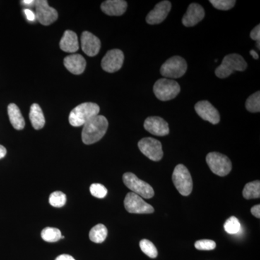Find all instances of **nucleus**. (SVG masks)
Instances as JSON below:
<instances>
[{"label":"nucleus","instance_id":"ddd939ff","mask_svg":"<svg viewBox=\"0 0 260 260\" xmlns=\"http://www.w3.org/2000/svg\"><path fill=\"white\" fill-rule=\"evenodd\" d=\"M194 109L197 114L203 120L209 121L211 124H218L220 120L218 111L208 101H201L197 103Z\"/></svg>","mask_w":260,"mask_h":260},{"label":"nucleus","instance_id":"e433bc0d","mask_svg":"<svg viewBox=\"0 0 260 260\" xmlns=\"http://www.w3.org/2000/svg\"><path fill=\"white\" fill-rule=\"evenodd\" d=\"M7 154L6 148L3 145H0V159L4 158Z\"/></svg>","mask_w":260,"mask_h":260},{"label":"nucleus","instance_id":"bb28decb","mask_svg":"<svg viewBox=\"0 0 260 260\" xmlns=\"http://www.w3.org/2000/svg\"><path fill=\"white\" fill-rule=\"evenodd\" d=\"M140 247L141 250L144 254H146L150 258H155L158 256V250H157L156 247L155 245L148 240V239H143L140 241Z\"/></svg>","mask_w":260,"mask_h":260},{"label":"nucleus","instance_id":"ea45409f","mask_svg":"<svg viewBox=\"0 0 260 260\" xmlns=\"http://www.w3.org/2000/svg\"><path fill=\"white\" fill-rule=\"evenodd\" d=\"M260 42H256V47L258 48V49H260Z\"/></svg>","mask_w":260,"mask_h":260},{"label":"nucleus","instance_id":"4468645a","mask_svg":"<svg viewBox=\"0 0 260 260\" xmlns=\"http://www.w3.org/2000/svg\"><path fill=\"white\" fill-rule=\"evenodd\" d=\"M171 9H172V3L170 2L167 0L160 2L147 15V23L150 25H156V24L162 23L167 18Z\"/></svg>","mask_w":260,"mask_h":260},{"label":"nucleus","instance_id":"c756f323","mask_svg":"<svg viewBox=\"0 0 260 260\" xmlns=\"http://www.w3.org/2000/svg\"><path fill=\"white\" fill-rule=\"evenodd\" d=\"M210 3L214 8L220 10L232 9L236 5L235 0H210Z\"/></svg>","mask_w":260,"mask_h":260},{"label":"nucleus","instance_id":"dca6fc26","mask_svg":"<svg viewBox=\"0 0 260 260\" xmlns=\"http://www.w3.org/2000/svg\"><path fill=\"white\" fill-rule=\"evenodd\" d=\"M204 8L197 3H191L188 7L185 14L182 18V24L186 27L194 26L199 23L205 17Z\"/></svg>","mask_w":260,"mask_h":260},{"label":"nucleus","instance_id":"6ab92c4d","mask_svg":"<svg viewBox=\"0 0 260 260\" xmlns=\"http://www.w3.org/2000/svg\"><path fill=\"white\" fill-rule=\"evenodd\" d=\"M64 64L70 73L80 75L85 71L86 61L85 58L80 54H72L64 58Z\"/></svg>","mask_w":260,"mask_h":260},{"label":"nucleus","instance_id":"9b49d317","mask_svg":"<svg viewBox=\"0 0 260 260\" xmlns=\"http://www.w3.org/2000/svg\"><path fill=\"white\" fill-rule=\"evenodd\" d=\"M35 3L36 18L39 23L44 25H49L57 20V11L49 6L47 0H37Z\"/></svg>","mask_w":260,"mask_h":260},{"label":"nucleus","instance_id":"1a4fd4ad","mask_svg":"<svg viewBox=\"0 0 260 260\" xmlns=\"http://www.w3.org/2000/svg\"><path fill=\"white\" fill-rule=\"evenodd\" d=\"M138 148L142 153L153 161H159L164 156L161 143L153 138H145L140 140Z\"/></svg>","mask_w":260,"mask_h":260},{"label":"nucleus","instance_id":"39448f33","mask_svg":"<svg viewBox=\"0 0 260 260\" xmlns=\"http://www.w3.org/2000/svg\"><path fill=\"white\" fill-rule=\"evenodd\" d=\"M172 180L174 186L183 196L191 194L193 189L191 176L187 168L183 164H179L173 172Z\"/></svg>","mask_w":260,"mask_h":260},{"label":"nucleus","instance_id":"f3484780","mask_svg":"<svg viewBox=\"0 0 260 260\" xmlns=\"http://www.w3.org/2000/svg\"><path fill=\"white\" fill-rule=\"evenodd\" d=\"M81 47L85 54L89 56H94L99 54L101 49V41L93 34L84 31L81 35Z\"/></svg>","mask_w":260,"mask_h":260},{"label":"nucleus","instance_id":"2eb2a0df","mask_svg":"<svg viewBox=\"0 0 260 260\" xmlns=\"http://www.w3.org/2000/svg\"><path fill=\"white\" fill-rule=\"evenodd\" d=\"M145 130L155 136H166L169 135V126L167 121L159 116H150L144 122Z\"/></svg>","mask_w":260,"mask_h":260},{"label":"nucleus","instance_id":"412c9836","mask_svg":"<svg viewBox=\"0 0 260 260\" xmlns=\"http://www.w3.org/2000/svg\"><path fill=\"white\" fill-rule=\"evenodd\" d=\"M8 112L12 126L17 130L23 129L25 127V122L18 106L15 104H9Z\"/></svg>","mask_w":260,"mask_h":260},{"label":"nucleus","instance_id":"cd10ccee","mask_svg":"<svg viewBox=\"0 0 260 260\" xmlns=\"http://www.w3.org/2000/svg\"><path fill=\"white\" fill-rule=\"evenodd\" d=\"M224 229L229 234H236L240 232L241 223L236 217H230L224 223Z\"/></svg>","mask_w":260,"mask_h":260},{"label":"nucleus","instance_id":"b1692460","mask_svg":"<svg viewBox=\"0 0 260 260\" xmlns=\"http://www.w3.org/2000/svg\"><path fill=\"white\" fill-rule=\"evenodd\" d=\"M243 196L246 200L257 199L260 198V181L248 183L244 186Z\"/></svg>","mask_w":260,"mask_h":260},{"label":"nucleus","instance_id":"a878e982","mask_svg":"<svg viewBox=\"0 0 260 260\" xmlns=\"http://www.w3.org/2000/svg\"><path fill=\"white\" fill-rule=\"evenodd\" d=\"M246 109L249 112L257 113L260 112V92H256L248 98L246 102Z\"/></svg>","mask_w":260,"mask_h":260},{"label":"nucleus","instance_id":"aec40b11","mask_svg":"<svg viewBox=\"0 0 260 260\" xmlns=\"http://www.w3.org/2000/svg\"><path fill=\"white\" fill-rule=\"evenodd\" d=\"M59 46L61 50L65 52H76L79 49L78 36L72 30H66L61 38Z\"/></svg>","mask_w":260,"mask_h":260},{"label":"nucleus","instance_id":"2f4dec72","mask_svg":"<svg viewBox=\"0 0 260 260\" xmlns=\"http://www.w3.org/2000/svg\"><path fill=\"white\" fill-rule=\"evenodd\" d=\"M194 246L198 250L209 251L215 249L216 247V244L213 240L203 239V240L197 241Z\"/></svg>","mask_w":260,"mask_h":260},{"label":"nucleus","instance_id":"c9c22d12","mask_svg":"<svg viewBox=\"0 0 260 260\" xmlns=\"http://www.w3.org/2000/svg\"><path fill=\"white\" fill-rule=\"evenodd\" d=\"M55 260H75L73 256L68 255V254H61L58 256Z\"/></svg>","mask_w":260,"mask_h":260},{"label":"nucleus","instance_id":"5701e85b","mask_svg":"<svg viewBox=\"0 0 260 260\" xmlns=\"http://www.w3.org/2000/svg\"><path fill=\"white\" fill-rule=\"evenodd\" d=\"M108 235V230L107 227L103 224H98L92 228L90 233H89V238L90 241L96 244L103 243L107 239Z\"/></svg>","mask_w":260,"mask_h":260},{"label":"nucleus","instance_id":"7ed1b4c3","mask_svg":"<svg viewBox=\"0 0 260 260\" xmlns=\"http://www.w3.org/2000/svg\"><path fill=\"white\" fill-rule=\"evenodd\" d=\"M246 68L247 63L240 54H228L223 58L221 64L216 68L215 73L218 78L224 79L235 71H244Z\"/></svg>","mask_w":260,"mask_h":260},{"label":"nucleus","instance_id":"20e7f679","mask_svg":"<svg viewBox=\"0 0 260 260\" xmlns=\"http://www.w3.org/2000/svg\"><path fill=\"white\" fill-rule=\"evenodd\" d=\"M179 84L174 80L161 78L155 82L153 92L155 96L161 102L172 100L180 93Z\"/></svg>","mask_w":260,"mask_h":260},{"label":"nucleus","instance_id":"72a5a7b5","mask_svg":"<svg viewBox=\"0 0 260 260\" xmlns=\"http://www.w3.org/2000/svg\"><path fill=\"white\" fill-rule=\"evenodd\" d=\"M24 13H25V16L29 21H34L36 19V15L34 14V12L32 10L29 9L24 10Z\"/></svg>","mask_w":260,"mask_h":260},{"label":"nucleus","instance_id":"f257e3e1","mask_svg":"<svg viewBox=\"0 0 260 260\" xmlns=\"http://www.w3.org/2000/svg\"><path fill=\"white\" fill-rule=\"evenodd\" d=\"M109 122L107 118L98 115L84 124L82 140L85 145H92L102 140L107 133Z\"/></svg>","mask_w":260,"mask_h":260},{"label":"nucleus","instance_id":"423d86ee","mask_svg":"<svg viewBox=\"0 0 260 260\" xmlns=\"http://www.w3.org/2000/svg\"><path fill=\"white\" fill-rule=\"evenodd\" d=\"M123 181L126 187L135 194L139 195L142 198L150 199L153 198L155 192L153 187L143 180L138 179L135 174L127 172L123 175Z\"/></svg>","mask_w":260,"mask_h":260},{"label":"nucleus","instance_id":"393cba45","mask_svg":"<svg viewBox=\"0 0 260 260\" xmlns=\"http://www.w3.org/2000/svg\"><path fill=\"white\" fill-rule=\"evenodd\" d=\"M42 238L47 242H56L61 239V233L56 228H45L42 230Z\"/></svg>","mask_w":260,"mask_h":260},{"label":"nucleus","instance_id":"f8f14e48","mask_svg":"<svg viewBox=\"0 0 260 260\" xmlns=\"http://www.w3.org/2000/svg\"><path fill=\"white\" fill-rule=\"evenodd\" d=\"M124 53L119 49H112L108 51L102 61L104 71L113 73L119 71L124 63Z\"/></svg>","mask_w":260,"mask_h":260},{"label":"nucleus","instance_id":"f704fd0d","mask_svg":"<svg viewBox=\"0 0 260 260\" xmlns=\"http://www.w3.org/2000/svg\"><path fill=\"white\" fill-rule=\"evenodd\" d=\"M251 213L254 216H255L256 218H260V205H254L253 208H251Z\"/></svg>","mask_w":260,"mask_h":260},{"label":"nucleus","instance_id":"4be33fe9","mask_svg":"<svg viewBox=\"0 0 260 260\" xmlns=\"http://www.w3.org/2000/svg\"><path fill=\"white\" fill-rule=\"evenodd\" d=\"M29 117H30V120L31 121L34 129H41L45 125V118H44L42 109L39 104H32L30 107Z\"/></svg>","mask_w":260,"mask_h":260},{"label":"nucleus","instance_id":"a211bd4d","mask_svg":"<svg viewBox=\"0 0 260 260\" xmlns=\"http://www.w3.org/2000/svg\"><path fill=\"white\" fill-rule=\"evenodd\" d=\"M102 11L110 16H120L125 13L127 3L123 0H107L102 3Z\"/></svg>","mask_w":260,"mask_h":260},{"label":"nucleus","instance_id":"0eeeda50","mask_svg":"<svg viewBox=\"0 0 260 260\" xmlns=\"http://www.w3.org/2000/svg\"><path fill=\"white\" fill-rule=\"evenodd\" d=\"M206 162L211 172L219 177H225L231 172L232 164L226 155L217 152L208 154Z\"/></svg>","mask_w":260,"mask_h":260},{"label":"nucleus","instance_id":"4c0bfd02","mask_svg":"<svg viewBox=\"0 0 260 260\" xmlns=\"http://www.w3.org/2000/svg\"><path fill=\"white\" fill-rule=\"evenodd\" d=\"M249 53H250V54L251 56H252V57L254 58V59H259V55H258L257 52L254 50H251L249 51Z\"/></svg>","mask_w":260,"mask_h":260},{"label":"nucleus","instance_id":"58836bf2","mask_svg":"<svg viewBox=\"0 0 260 260\" xmlns=\"http://www.w3.org/2000/svg\"><path fill=\"white\" fill-rule=\"evenodd\" d=\"M21 3H23L24 5H30L35 3V1H32V0H23Z\"/></svg>","mask_w":260,"mask_h":260},{"label":"nucleus","instance_id":"c85d7f7f","mask_svg":"<svg viewBox=\"0 0 260 260\" xmlns=\"http://www.w3.org/2000/svg\"><path fill=\"white\" fill-rule=\"evenodd\" d=\"M66 195L61 191H56L51 193L49 197V203L51 206L55 208H61L66 204Z\"/></svg>","mask_w":260,"mask_h":260},{"label":"nucleus","instance_id":"f03ea898","mask_svg":"<svg viewBox=\"0 0 260 260\" xmlns=\"http://www.w3.org/2000/svg\"><path fill=\"white\" fill-rule=\"evenodd\" d=\"M100 107L95 103H83L73 109L69 116L70 124L73 126H83L99 115Z\"/></svg>","mask_w":260,"mask_h":260},{"label":"nucleus","instance_id":"6e6552de","mask_svg":"<svg viewBox=\"0 0 260 260\" xmlns=\"http://www.w3.org/2000/svg\"><path fill=\"white\" fill-rule=\"evenodd\" d=\"M187 63L184 58L174 56L167 59L160 68V74L165 78H179L185 74Z\"/></svg>","mask_w":260,"mask_h":260},{"label":"nucleus","instance_id":"9d476101","mask_svg":"<svg viewBox=\"0 0 260 260\" xmlns=\"http://www.w3.org/2000/svg\"><path fill=\"white\" fill-rule=\"evenodd\" d=\"M124 208L129 213L150 214L154 212V208L139 195L133 192L128 193L124 201Z\"/></svg>","mask_w":260,"mask_h":260},{"label":"nucleus","instance_id":"7c9ffc66","mask_svg":"<svg viewBox=\"0 0 260 260\" xmlns=\"http://www.w3.org/2000/svg\"><path fill=\"white\" fill-rule=\"evenodd\" d=\"M90 191L91 194L95 198L102 199L105 198L107 194V189L101 184H93L90 187Z\"/></svg>","mask_w":260,"mask_h":260},{"label":"nucleus","instance_id":"473e14b6","mask_svg":"<svg viewBox=\"0 0 260 260\" xmlns=\"http://www.w3.org/2000/svg\"><path fill=\"white\" fill-rule=\"evenodd\" d=\"M251 39L256 41V42L260 41V25H257L250 32Z\"/></svg>","mask_w":260,"mask_h":260}]
</instances>
